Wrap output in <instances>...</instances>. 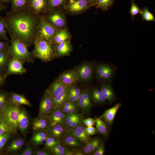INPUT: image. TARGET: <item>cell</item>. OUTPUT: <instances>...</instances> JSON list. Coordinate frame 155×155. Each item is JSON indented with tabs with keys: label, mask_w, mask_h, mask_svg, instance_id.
Instances as JSON below:
<instances>
[{
	"label": "cell",
	"mask_w": 155,
	"mask_h": 155,
	"mask_svg": "<svg viewBox=\"0 0 155 155\" xmlns=\"http://www.w3.org/2000/svg\"><path fill=\"white\" fill-rule=\"evenodd\" d=\"M67 88L57 78L50 85L46 91L53 98Z\"/></svg>",
	"instance_id": "19"
},
{
	"label": "cell",
	"mask_w": 155,
	"mask_h": 155,
	"mask_svg": "<svg viewBox=\"0 0 155 155\" xmlns=\"http://www.w3.org/2000/svg\"><path fill=\"white\" fill-rule=\"evenodd\" d=\"M77 106V103L72 102L66 100L62 106L67 108H69Z\"/></svg>",
	"instance_id": "56"
},
{
	"label": "cell",
	"mask_w": 155,
	"mask_h": 155,
	"mask_svg": "<svg viewBox=\"0 0 155 155\" xmlns=\"http://www.w3.org/2000/svg\"><path fill=\"white\" fill-rule=\"evenodd\" d=\"M142 11V9L138 7L135 1L132 0L131 1V6L129 11V13L131 14V18L133 20L135 16L138 14H140Z\"/></svg>",
	"instance_id": "39"
},
{
	"label": "cell",
	"mask_w": 155,
	"mask_h": 155,
	"mask_svg": "<svg viewBox=\"0 0 155 155\" xmlns=\"http://www.w3.org/2000/svg\"><path fill=\"white\" fill-rule=\"evenodd\" d=\"M56 32V28L47 22L41 16L37 37L43 38L53 42Z\"/></svg>",
	"instance_id": "5"
},
{
	"label": "cell",
	"mask_w": 155,
	"mask_h": 155,
	"mask_svg": "<svg viewBox=\"0 0 155 155\" xmlns=\"http://www.w3.org/2000/svg\"><path fill=\"white\" fill-rule=\"evenodd\" d=\"M85 130L86 133L90 136L96 134L97 131L96 128L93 126H87L85 127Z\"/></svg>",
	"instance_id": "51"
},
{
	"label": "cell",
	"mask_w": 155,
	"mask_h": 155,
	"mask_svg": "<svg viewBox=\"0 0 155 155\" xmlns=\"http://www.w3.org/2000/svg\"><path fill=\"white\" fill-rule=\"evenodd\" d=\"M30 119L26 111L20 107L18 119V129L24 134L27 131L29 124Z\"/></svg>",
	"instance_id": "16"
},
{
	"label": "cell",
	"mask_w": 155,
	"mask_h": 155,
	"mask_svg": "<svg viewBox=\"0 0 155 155\" xmlns=\"http://www.w3.org/2000/svg\"><path fill=\"white\" fill-rule=\"evenodd\" d=\"M68 34L65 30H61L57 32L53 40V43L58 44L66 40L68 38Z\"/></svg>",
	"instance_id": "33"
},
{
	"label": "cell",
	"mask_w": 155,
	"mask_h": 155,
	"mask_svg": "<svg viewBox=\"0 0 155 155\" xmlns=\"http://www.w3.org/2000/svg\"><path fill=\"white\" fill-rule=\"evenodd\" d=\"M61 143L60 140L59 139L53 137L48 136L45 141L44 148L49 151L55 146Z\"/></svg>",
	"instance_id": "34"
},
{
	"label": "cell",
	"mask_w": 155,
	"mask_h": 155,
	"mask_svg": "<svg viewBox=\"0 0 155 155\" xmlns=\"http://www.w3.org/2000/svg\"><path fill=\"white\" fill-rule=\"evenodd\" d=\"M10 36V44L7 51L11 57L22 60L25 62H33L36 58L32 52L28 50L27 46L23 42Z\"/></svg>",
	"instance_id": "4"
},
{
	"label": "cell",
	"mask_w": 155,
	"mask_h": 155,
	"mask_svg": "<svg viewBox=\"0 0 155 155\" xmlns=\"http://www.w3.org/2000/svg\"><path fill=\"white\" fill-rule=\"evenodd\" d=\"M68 148L61 143L57 144L52 148L49 151L52 154L55 155H65Z\"/></svg>",
	"instance_id": "38"
},
{
	"label": "cell",
	"mask_w": 155,
	"mask_h": 155,
	"mask_svg": "<svg viewBox=\"0 0 155 155\" xmlns=\"http://www.w3.org/2000/svg\"><path fill=\"white\" fill-rule=\"evenodd\" d=\"M66 0H47L48 9L56 8L63 3Z\"/></svg>",
	"instance_id": "45"
},
{
	"label": "cell",
	"mask_w": 155,
	"mask_h": 155,
	"mask_svg": "<svg viewBox=\"0 0 155 155\" xmlns=\"http://www.w3.org/2000/svg\"><path fill=\"white\" fill-rule=\"evenodd\" d=\"M20 105L15 103L10 96L6 104L0 109V122L7 127L11 135L18 133Z\"/></svg>",
	"instance_id": "2"
},
{
	"label": "cell",
	"mask_w": 155,
	"mask_h": 155,
	"mask_svg": "<svg viewBox=\"0 0 155 155\" xmlns=\"http://www.w3.org/2000/svg\"><path fill=\"white\" fill-rule=\"evenodd\" d=\"M60 141L61 144L65 146L75 148H79L83 146V143L77 138L70 135H67Z\"/></svg>",
	"instance_id": "25"
},
{
	"label": "cell",
	"mask_w": 155,
	"mask_h": 155,
	"mask_svg": "<svg viewBox=\"0 0 155 155\" xmlns=\"http://www.w3.org/2000/svg\"><path fill=\"white\" fill-rule=\"evenodd\" d=\"M89 4H91L88 0H70L68 7L71 12H78L86 8Z\"/></svg>",
	"instance_id": "23"
},
{
	"label": "cell",
	"mask_w": 155,
	"mask_h": 155,
	"mask_svg": "<svg viewBox=\"0 0 155 155\" xmlns=\"http://www.w3.org/2000/svg\"><path fill=\"white\" fill-rule=\"evenodd\" d=\"M68 129L65 123L50 126L47 131L48 136L53 137L61 140L67 135Z\"/></svg>",
	"instance_id": "10"
},
{
	"label": "cell",
	"mask_w": 155,
	"mask_h": 155,
	"mask_svg": "<svg viewBox=\"0 0 155 155\" xmlns=\"http://www.w3.org/2000/svg\"><path fill=\"white\" fill-rule=\"evenodd\" d=\"M98 0H89L90 2L92 5H96Z\"/></svg>",
	"instance_id": "58"
},
{
	"label": "cell",
	"mask_w": 155,
	"mask_h": 155,
	"mask_svg": "<svg viewBox=\"0 0 155 155\" xmlns=\"http://www.w3.org/2000/svg\"><path fill=\"white\" fill-rule=\"evenodd\" d=\"M6 28L4 17L0 16V40L10 42L6 35Z\"/></svg>",
	"instance_id": "35"
},
{
	"label": "cell",
	"mask_w": 155,
	"mask_h": 155,
	"mask_svg": "<svg viewBox=\"0 0 155 155\" xmlns=\"http://www.w3.org/2000/svg\"><path fill=\"white\" fill-rule=\"evenodd\" d=\"M33 13L40 16L48 10L47 0H30L28 8Z\"/></svg>",
	"instance_id": "12"
},
{
	"label": "cell",
	"mask_w": 155,
	"mask_h": 155,
	"mask_svg": "<svg viewBox=\"0 0 155 155\" xmlns=\"http://www.w3.org/2000/svg\"><path fill=\"white\" fill-rule=\"evenodd\" d=\"M83 123L73 128H69L67 135H72L77 138L82 143H86L91 138L85 130V127Z\"/></svg>",
	"instance_id": "13"
},
{
	"label": "cell",
	"mask_w": 155,
	"mask_h": 155,
	"mask_svg": "<svg viewBox=\"0 0 155 155\" xmlns=\"http://www.w3.org/2000/svg\"><path fill=\"white\" fill-rule=\"evenodd\" d=\"M34 154L36 155H51L52 154L49 151L45 148H39L34 151Z\"/></svg>",
	"instance_id": "49"
},
{
	"label": "cell",
	"mask_w": 155,
	"mask_h": 155,
	"mask_svg": "<svg viewBox=\"0 0 155 155\" xmlns=\"http://www.w3.org/2000/svg\"><path fill=\"white\" fill-rule=\"evenodd\" d=\"M52 42L45 39L36 37L33 45L34 48L32 52L34 56L43 62L51 61L55 55V51Z\"/></svg>",
	"instance_id": "3"
},
{
	"label": "cell",
	"mask_w": 155,
	"mask_h": 155,
	"mask_svg": "<svg viewBox=\"0 0 155 155\" xmlns=\"http://www.w3.org/2000/svg\"><path fill=\"white\" fill-rule=\"evenodd\" d=\"M100 88L106 100L110 102L115 100V95L111 82H103L101 84Z\"/></svg>",
	"instance_id": "20"
},
{
	"label": "cell",
	"mask_w": 155,
	"mask_h": 155,
	"mask_svg": "<svg viewBox=\"0 0 155 155\" xmlns=\"http://www.w3.org/2000/svg\"><path fill=\"white\" fill-rule=\"evenodd\" d=\"M11 137V134L9 132L5 133L0 135V152L3 149L7 142Z\"/></svg>",
	"instance_id": "42"
},
{
	"label": "cell",
	"mask_w": 155,
	"mask_h": 155,
	"mask_svg": "<svg viewBox=\"0 0 155 155\" xmlns=\"http://www.w3.org/2000/svg\"><path fill=\"white\" fill-rule=\"evenodd\" d=\"M90 96L93 101L96 104H103L106 103L107 102L100 88H98L93 89L90 92Z\"/></svg>",
	"instance_id": "28"
},
{
	"label": "cell",
	"mask_w": 155,
	"mask_h": 155,
	"mask_svg": "<svg viewBox=\"0 0 155 155\" xmlns=\"http://www.w3.org/2000/svg\"><path fill=\"white\" fill-rule=\"evenodd\" d=\"M82 114L77 112L71 113H66L65 118V123L67 125L71 122L79 117Z\"/></svg>",
	"instance_id": "43"
},
{
	"label": "cell",
	"mask_w": 155,
	"mask_h": 155,
	"mask_svg": "<svg viewBox=\"0 0 155 155\" xmlns=\"http://www.w3.org/2000/svg\"><path fill=\"white\" fill-rule=\"evenodd\" d=\"M101 144L100 139L98 137L91 138L86 143L85 146L81 149L84 155L92 153Z\"/></svg>",
	"instance_id": "22"
},
{
	"label": "cell",
	"mask_w": 155,
	"mask_h": 155,
	"mask_svg": "<svg viewBox=\"0 0 155 155\" xmlns=\"http://www.w3.org/2000/svg\"><path fill=\"white\" fill-rule=\"evenodd\" d=\"M65 114L60 108H53L47 116L50 126L58 124L65 123Z\"/></svg>",
	"instance_id": "15"
},
{
	"label": "cell",
	"mask_w": 155,
	"mask_h": 155,
	"mask_svg": "<svg viewBox=\"0 0 155 155\" xmlns=\"http://www.w3.org/2000/svg\"><path fill=\"white\" fill-rule=\"evenodd\" d=\"M34 151L32 147L30 145H28L19 155H32L34 154Z\"/></svg>",
	"instance_id": "47"
},
{
	"label": "cell",
	"mask_w": 155,
	"mask_h": 155,
	"mask_svg": "<svg viewBox=\"0 0 155 155\" xmlns=\"http://www.w3.org/2000/svg\"><path fill=\"white\" fill-rule=\"evenodd\" d=\"M9 94L11 98L15 103L20 105H26L28 106H31L30 101L24 95L12 92Z\"/></svg>",
	"instance_id": "30"
},
{
	"label": "cell",
	"mask_w": 155,
	"mask_h": 155,
	"mask_svg": "<svg viewBox=\"0 0 155 155\" xmlns=\"http://www.w3.org/2000/svg\"><path fill=\"white\" fill-rule=\"evenodd\" d=\"M48 10V14L46 16L41 15L44 19L56 28L62 27L65 24L64 19L57 12L53 11L51 8Z\"/></svg>",
	"instance_id": "14"
},
{
	"label": "cell",
	"mask_w": 155,
	"mask_h": 155,
	"mask_svg": "<svg viewBox=\"0 0 155 155\" xmlns=\"http://www.w3.org/2000/svg\"><path fill=\"white\" fill-rule=\"evenodd\" d=\"M6 132L10 133L7 127L3 123L0 122V135Z\"/></svg>",
	"instance_id": "55"
},
{
	"label": "cell",
	"mask_w": 155,
	"mask_h": 155,
	"mask_svg": "<svg viewBox=\"0 0 155 155\" xmlns=\"http://www.w3.org/2000/svg\"><path fill=\"white\" fill-rule=\"evenodd\" d=\"M68 88L79 81V76L75 70H70L64 72L58 78Z\"/></svg>",
	"instance_id": "11"
},
{
	"label": "cell",
	"mask_w": 155,
	"mask_h": 155,
	"mask_svg": "<svg viewBox=\"0 0 155 155\" xmlns=\"http://www.w3.org/2000/svg\"><path fill=\"white\" fill-rule=\"evenodd\" d=\"M2 1L3 3H11V0H1Z\"/></svg>",
	"instance_id": "59"
},
{
	"label": "cell",
	"mask_w": 155,
	"mask_h": 155,
	"mask_svg": "<svg viewBox=\"0 0 155 155\" xmlns=\"http://www.w3.org/2000/svg\"><path fill=\"white\" fill-rule=\"evenodd\" d=\"M11 57V56L7 51L0 52V71L5 73Z\"/></svg>",
	"instance_id": "32"
},
{
	"label": "cell",
	"mask_w": 155,
	"mask_h": 155,
	"mask_svg": "<svg viewBox=\"0 0 155 155\" xmlns=\"http://www.w3.org/2000/svg\"><path fill=\"white\" fill-rule=\"evenodd\" d=\"M24 143V139L20 137H16L10 142L6 147L5 150L9 153H15L22 148Z\"/></svg>",
	"instance_id": "21"
},
{
	"label": "cell",
	"mask_w": 155,
	"mask_h": 155,
	"mask_svg": "<svg viewBox=\"0 0 155 155\" xmlns=\"http://www.w3.org/2000/svg\"><path fill=\"white\" fill-rule=\"evenodd\" d=\"M41 16L28 8L10 11L4 17L9 36L23 42L29 47L33 45L37 34Z\"/></svg>",
	"instance_id": "1"
},
{
	"label": "cell",
	"mask_w": 155,
	"mask_h": 155,
	"mask_svg": "<svg viewBox=\"0 0 155 155\" xmlns=\"http://www.w3.org/2000/svg\"><path fill=\"white\" fill-rule=\"evenodd\" d=\"M10 42L5 40L0 41V52L7 51Z\"/></svg>",
	"instance_id": "53"
},
{
	"label": "cell",
	"mask_w": 155,
	"mask_h": 155,
	"mask_svg": "<svg viewBox=\"0 0 155 155\" xmlns=\"http://www.w3.org/2000/svg\"><path fill=\"white\" fill-rule=\"evenodd\" d=\"M142 20L147 22H155V18L153 14L150 12L147 7H145L142 9L140 13Z\"/></svg>",
	"instance_id": "37"
},
{
	"label": "cell",
	"mask_w": 155,
	"mask_h": 155,
	"mask_svg": "<svg viewBox=\"0 0 155 155\" xmlns=\"http://www.w3.org/2000/svg\"><path fill=\"white\" fill-rule=\"evenodd\" d=\"M7 6L3 3V2L0 0V12L6 9Z\"/></svg>",
	"instance_id": "57"
},
{
	"label": "cell",
	"mask_w": 155,
	"mask_h": 155,
	"mask_svg": "<svg viewBox=\"0 0 155 155\" xmlns=\"http://www.w3.org/2000/svg\"><path fill=\"white\" fill-rule=\"evenodd\" d=\"M95 68V65L93 61L84 63L79 65L75 70L78 73L79 81L86 82L92 79Z\"/></svg>",
	"instance_id": "7"
},
{
	"label": "cell",
	"mask_w": 155,
	"mask_h": 155,
	"mask_svg": "<svg viewBox=\"0 0 155 155\" xmlns=\"http://www.w3.org/2000/svg\"><path fill=\"white\" fill-rule=\"evenodd\" d=\"M95 120L97 131L102 136L107 137L109 132L107 124L100 117L97 118Z\"/></svg>",
	"instance_id": "29"
},
{
	"label": "cell",
	"mask_w": 155,
	"mask_h": 155,
	"mask_svg": "<svg viewBox=\"0 0 155 155\" xmlns=\"http://www.w3.org/2000/svg\"><path fill=\"white\" fill-rule=\"evenodd\" d=\"M48 136L47 131L39 130L34 131L30 141L32 145L38 146L43 144Z\"/></svg>",
	"instance_id": "24"
},
{
	"label": "cell",
	"mask_w": 155,
	"mask_h": 155,
	"mask_svg": "<svg viewBox=\"0 0 155 155\" xmlns=\"http://www.w3.org/2000/svg\"><path fill=\"white\" fill-rule=\"evenodd\" d=\"M114 2V0H98L96 5L97 8L106 11L113 5Z\"/></svg>",
	"instance_id": "36"
},
{
	"label": "cell",
	"mask_w": 155,
	"mask_h": 155,
	"mask_svg": "<svg viewBox=\"0 0 155 155\" xmlns=\"http://www.w3.org/2000/svg\"><path fill=\"white\" fill-rule=\"evenodd\" d=\"M79 96L68 92L67 101L77 103H78Z\"/></svg>",
	"instance_id": "48"
},
{
	"label": "cell",
	"mask_w": 155,
	"mask_h": 155,
	"mask_svg": "<svg viewBox=\"0 0 155 155\" xmlns=\"http://www.w3.org/2000/svg\"><path fill=\"white\" fill-rule=\"evenodd\" d=\"M83 123L87 127L93 126L96 123L95 120L92 118L84 119L83 121Z\"/></svg>",
	"instance_id": "52"
},
{
	"label": "cell",
	"mask_w": 155,
	"mask_h": 155,
	"mask_svg": "<svg viewBox=\"0 0 155 155\" xmlns=\"http://www.w3.org/2000/svg\"><path fill=\"white\" fill-rule=\"evenodd\" d=\"M108 64L100 63L97 65L96 67V78L98 80L105 72Z\"/></svg>",
	"instance_id": "40"
},
{
	"label": "cell",
	"mask_w": 155,
	"mask_h": 155,
	"mask_svg": "<svg viewBox=\"0 0 155 155\" xmlns=\"http://www.w3.org/2000/svg\"><path fill=\"white\" fill-rule=\"evenodd\" d=\"M104 149L103 144H100L95 151L92 153L93 155H103L104 154Z\"/></svg>",
	"instance_id": "50"
},
{
	"label": "cell",
	"mask_w": 155,
	"mask_h": 155,
	"mask_svg": "<svg viewBox=\"0 0 155 155\" xmlns=\"http://www.w3.org/2000/svg\"><path fill=\"white\" fill-rule=\"evenodd\" d=\"M9 96L8 92L0 89V109L6 104Z\"/></svg>",
	"instance_id": "41"
},
{
	"label": "cell",
	"mask_w": 155,
	"mask_h": 155,
	"mask_svg": "<svg viewBox=\"0 0 155 155\" xmlns=\"http://www.w3.org/2000/svg\"><path fill=\"white\" fill-rule=\"evenodd\" d=\"M30 0H11L10 11H13L28 8Z\"/></svg>",
	"instance_id": "31"
},
{
	"label": "cell",
	"mask_w": 155,
	"mask_h": 155,
	"mask_svg": "<svg viewBox=\"0 0 155 155\" xmlns=\"http://www.w3.org/2000/svg\"><path fill=\"white\" fill-rule=\"evenodd\" d=\"M55 49V55L62 56L69 54L71 51V47L69 42L66 40L57 44Z\"/></svg>",
	"instance_id": "26"
},
{
	"label": "cell",
	"mask_w": 155,
	"mask_h": 155,
	"mask_svg": "<svg viewBox=\"0 0 155 155\" xmlns=\"http://www.w3.org/2000/svg\"><path fill=\"white\" fill-rule=\"evenodd\" d=\"M68 88L53 98V108H60L66 101L68 94Z\"/></svg>",
	"instance_id": "27"
},
{
	"label": "cell",
	"mask_w": 155,
	"mask_h": 155,
	"mask_svg": "<svg viewBox=\"0 0 155 155\" xmlns=\"http://www.w3.org/2000/svg\"><path fill=\"white\" fill-rule=\"evenodd\" d=\"M6 78L4 73L0 71V89L5 83Z\"/></svg>",
	"instance_id": "54"
},
{
	"label": "cell",
	"mask_w": 155,
	"mask_h": 155,
	"mask_svg": "<svg viewBox=\"0 0 155 155\" xmlns=\"http://www.w3.org/2000/svg\"><path fill=\"white\" fill-rule=\"evenodd\" d=\"M90 92L88 88L83 89L81 91L77 103L80 108L84 113H89L92 107Z\"/></svg>",
	"instance_id": "8"
},
{
	"label": "cell",
	"mask_w": 155,
	"mask_h": 155,
	"mask_svg": "<svg viewBox=\"0 0 155 155\" xmlns=\"http://www.w3.org/2000/svg\"><path fill=\"white\" fill-rule=\"evenodd\" d=\"M53 109L52 98L46 91L40 103L38 116L47 117Z\"/></svg>",
	"instance_id": "9"
},
{
	"label": "cell",
	"mask_w": 155,
	"mask_h": 155,
	"mask_svg": "<svg viewBox=\"0 0 155 155\" xmlns=\"http://www.w3.org/2000/svg\"><path fill=\"white\" fill-rule=\"evenodd\" d=\"M83 115L71 122L67 125L69 128H73L83 123V121L84 119Z\"/></svg>",
	"instance_id": "44"
},
{
	"label": "cell",
	"mask_w": 155,
	"mask_h": 155,
	"mask_svg": "<svg viewBox=\"0 0 155 155\" xmlns=\"http://www.w3.org/2000/svg\"><path fill=\"white\" fill-rule=\"evenodd\" d=\"M68 91L69 93L80 96L81 90L79 87L73 84L68 88Z\"/></svg>",
	"instance_id": "46"
},
{
	"label": "cell",
	"mask_w": 155,
	"mask_h": 155,
	"mask_svg": "<svg viewBox=\"0 0 155 155\" xmlns=\"http://www.w3.org/2000/svg\"><path fill=\"white\" fill-rule=\"evenodd\" d=\"M25 63L24 61L11 57L8 63L4 73L7 77L12 75H22L27 71L24 65Z\"/></svg>",
	"instance_id": "6"
},
{
	"label": "cell",
	"mask_w": 155,
	"mask_h": 155,
	"mask_svg": "<svg viewBox=\"0 0 155 155\" xmlns=\"http://www.w3.org/2000/svg\"><path fill=\"white\" fill-rule=\"evenodd\" d=\"M121 106L120 102L117 103L105 111L99 117L103 119L107 124H111L114 121L117 113Z\"/></svg>",
	"instance_id": "17"
},
{
	"label": "cell",
	"mask_w": 155,
	"mask_h": 155,
	"mask_svg": "<svg viewBox=\"0 0 155 155\" xmlns=\"http://www.w3.org/2000/svg\"><path fill=\"white\" fill-rule=\"evenodd\" d=\"M50 127L47 117L38 116L33 119L32 123V129L34 131L39 130H46Z\"/></svg>",
	"instance_id": "18"
}]
</instances>
